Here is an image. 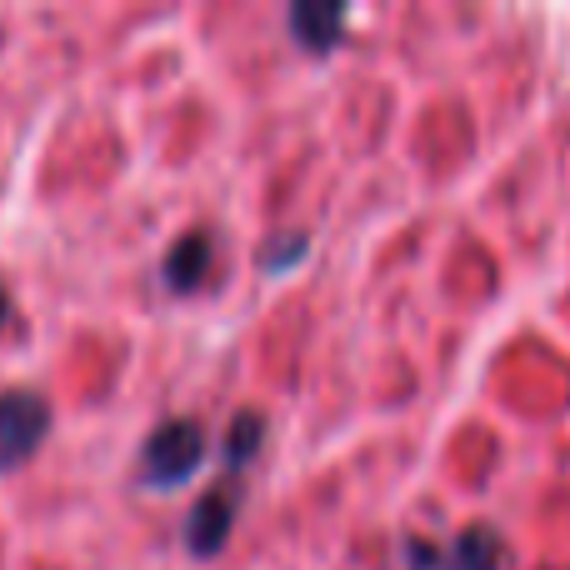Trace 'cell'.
<instances>
[{
    "instance_id": "cell-6",
    "label": "cell",
    "mask_w": 570,
    "mask_h": 570,
    "mask_svg": "<svg viewBox=\"0 0 570 570\" xmlns=\"http://www.w3.org/2000/svg\"><path fill=\"white\" fill-rule=\"evenodd\" d=\"M345 26H351V10H345V6H295V10H291V36H295V46L315 50V56H325V50L341 46Z\"/></svg>"
},
{
    "instance_id": "cell-1",
    "label": "cell",
    "mask_w": 570,
    "mask_h": 570,
    "mask_svg": "<svg viewBox=\"0 0 570 570\" xmlns=\"http://www.w3.org/2000/svg\"><path fill=\"white\" fill-rule=\"evenodd\" d=\"M200 465H206V425L190 421V415H176V421H160L150 431L146 451H140V481L156 485V491H170V485L190 481Z\"/></svg>"
},
{
    "instance_id": "cell-3",
    "label": "cell",
    "mask_w": 570,
    "mask_h": 570,
    "mask_svg": "<svg viewBox=\"0 0 570 570\" xmlns=\"http://www.w3.org/2000/svg\"><path fill=\"white\" fill-rule=\"evenodd\" d=\"M236 511H240V481L230 475L226 485H216V491H206L196 501V511H190V521H186V546H190V556H216V551H226V541H230V525H236Z\"/></svg>"
},
{
    "instance_id": "cell-4",
    "label": "cell",
    "mask_w": 570,
    "mask_h": 570,
    "mask_svg": "<svg viewBox=\"0 0 570 570\" xmlns=\"http://www.w3.org/2000/svg\"><path fill=\"white\" fill-rule=\"evenodd\" d=\"M411 570H501V535L491 525H471L445 551L421 541L411 546Z\"/></svg>"
},
{
    "instance_id": "cell-5",
    "label": "cell",
    "mask_w": 570,
    "mask_h": 570,
    "mask_svg": "<svg viewBox=\"0 0 570 570\" xmlns=\"http://www.w3.org/2000/svg\"><path fill=\"white\" fill-rule=\"evenodd\" d=\"M210 261H216V240L206 236V230H190V236H180L176 246L166 250V285L170 291H200V281L210 276Z\"/></svg>"
},
{
    "instance_id": "cell-9",
    "label": "cell",
    "mask_w": 570,
    "mask_h": 570,
    "mask_svg": "<svg viewBox=\"0 0 570 570\" xmlns=\"http://www.w3.org/2000/svg\"><path fill=\"white\" fill-rule=\"evenodd\" d=\"M6 315H10V295H6V285H0V325H6Z\"/></svg>"
},
{
    "instance_id": "cell-8",
    "label": "cell",
    "mask_w": 570,
    "mask_h": 570,
    "mask_svg": "<svg viewBox=\"0 0 570 570\" xmlns=\"http://www.w3.org/2000/svg\"><path fill=\"white\" fill-rule=\"evenodd\" d=\"M301 256H305V236H281V246L266 250V256H261V266H266V271H285V266H295Z\"/></svg>"
},
{
    "instance_id": "cell-2",
    "label": "cell",
    "mask_w": 570,
    "mask_h": 570,
    "mask_svg": "<svg viewBox=\"0 0 570 570\" xmlns=\"http://www.w3.org/2000/svg\"><path fill=\"white\" fill-rule=\"evenodd\" d=\"M50 431V405L36 391H6L0 395V471H16L40 451Z\"/></svg>"
},
{
    "instance_id": "cell-7",
    "label": "cell",
    "mask_w": 570,
    "mask_h": 570,
    "mask_svg": "<svg viewBox=\"0 0 570 570\" xmlns=\"http://www.w3.org/2000/svg\"><path fill=\"white\" fill-rule=\"evenodd\" d=\"M261 435H266V421L261 411H240L226 431V461H230V475H240L250 461L261 455Z\"/></svg>"
}]
</instances>
